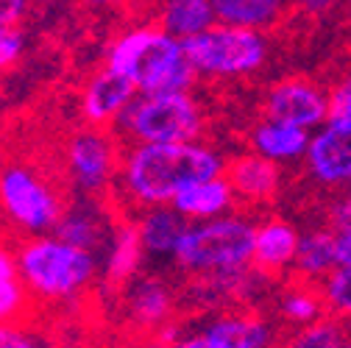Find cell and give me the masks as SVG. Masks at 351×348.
Here are the masks:
<instances>
[{
    "instance_id": "6da1fadb",
    "label": "cell",
    "mask_w": 351,
    "mask_h": 348,
    "mask_svg": "<svg viewBox=\"0 0 351 348\" xmlns=\"http://www.w3.org/2000/svg\"><path fill=\"white\" fill-rule=\"evenodd\" d=\"M223 162L215 151L187 142H140L123 167V184L140 203H167L184 187L221 176Z\"/></svg>"
},
{
    "instance_id": "7a4b0ae2",
    "label": "cell",
    "mask_w": 351,
    "mask_h": 348,
    "mask_svg": "<svg viewBox=\"0 0 351 348\" xmlns=\"http://www.w3.org/2000/svg\"><path fill=\"white\" fill-rule=\"evenodd\" d=\"M17 271L31 293L42 298H67L93 282L95 256L86 248L48 237L34 240L20 251Z\"/></svg>"
},
{
    "instance_id": "3957f363",
    "label": "cell",
    "mask_w": 351,
    "mask_h": 348,
    "mask_svg": "<svg viewBox=\"0 0 351 348\" xmlns=\"http://www.w3.org/2000/svg\"><path fill=\"white\" fill-rule=\"evenodd\" d=\"M187 62L209 75H243L256 70L268 56V45L254 28L245 25H209L182 39Z\"/></svg>"
},
{
    "instance_id": "277c9868",
    "label": "cell",
    "mask_w": 351,
    "mask_h": 348,
    "mask_svg": "<svg viewBox=\"0 0 351 348\" xmlns=\"http://www.w3.org/2000/svg\"><path fill=\"white\" fill-rule=\"evenodd\" d=\"M182 62H184L182 39L154 28H140L120 36L114 48L109 51V67L125 73L145 95L159 92L165 78Z\"/></svg>"
},
{
    "instance_id": "5b68a950",
    "label": "cell",
    "mask_w": 351,
    "mask_h": 348,
    "mask_svg": "<svg viewBox=\"0 0 351 348\" xmlns=\"http://www.w3.org/2000/svg\"><path fill=\"white\" fill-rule=\"evenodd\" d=\"M254 234L245 221L237 217H217L206 226L187 229L176 259L187 271H226V268H243L254 253Z\"/></svg>"
},
{
    "instance_id": "8992f818",
    "label": "cell",
    "mask_w": 351,
    "mask_h": 348,
    "mask_svg": "<svg viewBox=\"0 0 351 348\" xmlns=\"http://www.w3.org/2000/svg\"><path fill=\"white\" fill-rule=\"evenodd\" d=\"M125 125L140 142H187L201 132V112L187 92H159L131 106Z\"/></svg>"
},
{
    "instance_id": "52a82bcc",
    "label": "cell",
    "mask_w": 351,
    "mask_h": 348,
    "mask_svg": "<svg viewBox=\"0 0 351 348\" xmlns=\"http://www.w3.org/2000/svg\"><path fill=\"white\" fill-rule=\"evenodd\" d=\"M0 206L28 232L53 229L62 217V203L53 187L36 170L23 164H9L0 170Z\"/></svg>"
},
{
    "instance_id": "ba28073f",
    "label": "cell",
    "mask_w": 351,
    "mask_h": 348,
    "mask_svg": "<svg viewBox=\"0 0 351 348\" xmlns=\"http://www.w3.org/2000/svg\"><path fill=\"white\" fill-rule=\"evenodd\" d=\"M306 156L321 182H351V117H329V125L306 145Z\"/></svg>"
},
{
    "instance_id": "9c48e42d",
    "label": "cell",
    "mask_w": 351,
    "mask_h": 348,
    "mask_svg": "<svg viewBox=\"0 0 351 348\" xmlns=\"http://www.w3.org/2000/svg\"><path fill=\"white\" fill-rule=\"evenodd\" d=\"M67 162H70L75 182L84 190L98 192L112 179L114 148L104 132H81L73 137V142L67 148Z\"/></svg>"
},
{
    "instance_id": "30bf717a",
    "label": "cell",
    "mask_w": 351,
    "mask_h": 348,
    "mask_svg": "<svg viewBox=\"0 0 351 348\" xmlns=\"http://www.w3.org/2000/svg\"><path fill=\"white\" fill-rule=\"evenodd\" d=\"M268 117L301 128L318 125L329 114V101L306 81H282L268 92Z\"/></svg>"
},
{
    "instance_id": "8fae6325",
    "label": "cell",
    "mask_w": 351,
    "mask_h": 348,
    "mask_svg": "<svg viewBox=\"0 0 351 348\" xmlns=\"http://www.w3.org/2000/svg\"><path fill=\"white\" fill-rule=\"evenodd\" d=\"M137 84L131 81L125 73L106 67L104 73H98L90 86L84 92V117L90 120L93 125H106L109 120H114L128 101L134 98Z\"/></svg>"
},
{
    "instance_id": "7c38bea8",
    "label": "cell",
    "mask_w": 351,
    "mask_h": 348,
    "mask_svg": "<svg viewBox=\"0 0 351 348\" xmlns=\"http://www.w3.org/2000/svg\"><path fill=\"white\" fill-rule=\"evenodd\" d=\"M271 343V329L254 318H221L198 337L182 340L184 348H262Z\"/></svg>"
},
{
    "instance_id": "4fadbf2b",
    "label": "cell",
    "mask_w": 351,
    "mask_h": 348,
    "mask_svg": "<svg viewBox=\"0 0 351 348\" xmlns=\"http://www.w3.org/2000/svg\"><path fill=\"white\" fill-rule=\"evenodd\" d=\"M232 192L251 198V201H265L276 192L279 187V170L274 164V159L254 153V156H243L237 162H232L229 176H226Z\"/></svg>"
},
{
    "instance_id": "5bb4252c",
    "label": "cell",
    "mask_w": 351,
    "mask_h": 348,
    "mask_svg": "<svg viewBox=\"0 0 351 348\" xmlns=\"http://www.w3.org/2000/svg\"><path fill=\"white\" fill-rule=\"evenodd\" d=\"M295 248H298V234L293 232V226L282 221H271L262 229H256L251 259L262 273H276L295 259Z\"/></svg>"
},
{
    "instance_id": "9a60e30c",
    "label": "cell",
    "mask_w": 351,
    "mask_h": 348,
    "mask_svg": "<svg viewBox=\"0 0 351 348\" xmlns=\"http://www.w3.org/2000/svg\"><path fill=\"white\" fill-rule=\"evenodd\" d=\"M187 217L179 209H154L148 214H143V221L137 223V234L143 243V251L167 256L176 253L184 232H187Z\"/></svg>"
},
{
    "instance_id": "2e32d148",
    "label": "cell",
    "mask_w": 351,
    "mask_h": 348,
    "mask_svg": "<svg viewBox=\"0 0 351 348\" xmlns=\"http://www.w3.org/2000/svg\"><path fill=\"white\" fill-rule=\"evenodd\" d=\"M173 206L184 217H217L232 206V187L226 179L212 176V179L184 187L173 198Z\"/></svg>"
},
{
    "instance_id": "e0dca14e",
    "label": "cell",
    "mask_w": 351,
    "mask_h": 348,
    "mask_svg": "<svg viewBox=\"0 0 351 348\" xmlns=\"http://www.w3.org/2000/svg\"><path fill=\"white\" fill-rule=\"evenodd\" d=\"M310 140H306V128L301 125H293V123H285V120H268L256 125L254 132V148L256 153L268 156L274 162H282V159H295L306 151Z\"/></svg>"
},
{
    "instance_id": "ac0fdd59",
    "label": "cell",
    "mask_w": 351,
    "mask_h": 348,
    "mask_svg": "<svg viewBox=\"0 0 351 348\" xmlns=\"http://www.w3.org/2000/svg\"><path fill=\"white\" fill-rule=\"evenodd\" d=\"M215 6L212 0H167L165 14H162V28L173 36H193L198 31H206L215 23Z\"/></svg>"
},
{
    "instance_id": "d6986e66",
    "label": "cell",
    "mask_w": 351,
    "mask_h": 348,
    "mask_svg": "<svg viewBox=\"0 0 351 348\" xmlns=\"http://www.w3.org/2000/svg\"><path fill=\"white\" fill-rule=\"evenodd\" d=\"M128 290H131L128 293V315L134 323L151 329L170 315V293L162 282L145 279Z\"/></svg>"
},
{
    "instance_id": "ffe728a7",
    "label": "cell",
    "mask_w": 351,
    "mask_h": 348,
    "mask_svg": "<svg viewBox=\"0 0 351 348\" xmlns=\"http://www.w3.org/2000/svg\"><path fill=\"white\" fill-rule=\"evenodd\" d=\"M295 271L301 276H324L329 273V268H335V234L329 232H313L306 237H298V248H295Z\"/></svg>"
},
{
    "instance_id": "44dd1931",
    "label": "cell",
    "mask_w": 351,
    "mask_h": 348,
    "mask_svg": "<svg viewBox=\"0 0 351 348\" xmlns=\"http://www.w3.org/2000/svg\"><path fill=\"white\" fill-rule=\"evenodd\" d=\"M212 6L217 20L229 25L256 28L276 17V12L282 9V0H212Z\"/></svg>"
},
{
    "instance_id": "7402d4cb",
    "label": "cell",
    "mask_w": 351,
    "mask_h": 348,
    "mask_svg": "<svg viewBox=\"0 0 351 348\" xmlns=\"http://www.w3.org/2000/svg\"><path fill=\"white\" fill-rule=\"evenodd\" d=\"M140 251H143V243H140L137 226H120L112 256H109V268H106V276L112 284H125L131 279V273H134L140 262Z\"/></svg>"
},
{
    "instance_id": "603a6c76",
    "label": "cell",
    "mask_w": 351,
    "mask_h": 348,
    "mask_svg": "<svg viewBox=\"0 0 351 348\" xmlns=\"http://www.w3.org/2000/svg\"><path fill=\"white\" fill-rule=\"evenodd\" d=\"M56 237L64 240V243H73L78 248H86L93 251L101 240V229L95 223V217L84 214V212H70V214H62L56 221Z\"/></svg>"
},
{
    "instance_id": "cb8c5ba5",
    "label": "cell",
    "mask_w": 351,
    "mask_h": 348,
    "mask_svg": "<svg viewBox=\"0 0 351 348\" xmlns=\"http://www.w3.org/2000/svg\"><path fill=\"white\" fill-rule=\"evenodd\" d=\"M324 303H326V301H324V293L318 295V293L310 290V287H295V290H290V293L285 295L282 312H285L287 321L306 326V323H313V321L321 318Z\"/></svg>"
},
{
    "instance_id": "d4e9b609",
    "label": "cell",
    "mask_w": 351,
    "mask_h": 348,
    "mask_svg": "<svg viewBox=\"0 0 351 348\" xmlns=\"http://www.w3.org/2000/svg\"><path fill=\"white\" fill-rule=\"evenodd\" d=\"M324 301L326 307H332L340 318L351 315V268L337 265V271H332L324 282Z\"/></svg>"
},
{
    "instance_id": "484cf974",
    "label": "cell",
    "mask_w": 351,
    "mask_h": 348,
    "mask_svg": "<svg viewBox=\"0 0 351 348\" xmlns=\"http://www.w3.org/2000/svg\"><path fill=\"white\" fill-rule=\"evenodd\" d=\"M295 345H301V348H340V345H348V343H346V334H343L340 323L313 321V323H306V329L301 332Z\"/></svg>"
},
{
    "instance_id": "4316f807",
    "label": "cell",
    "mask_w": 351,
    "mask_h": 348,
    "mask_svg": "<svg viewBox=\"0 0 351 348\" xmlns=\"http://www.w3.org/2000/svg\"><path fill=\"white\" fill-rule=\"evenodd\" d=\"M25 307V287L20 279H6L0 282V323L14 321Z\"/></svg>"
},
{
    "instance_id": "83f0119b",
    "label": "cell",
    "mask_w": 351,
    "mask_h": 348,
    "mask_svg": "<svg viewBox=\"0 0 351 348\" xmlns=\"http://www.w3.org/2000/svg\"><path fill=\"white\" fill-rule=\"evenodd\" d=\"M20 53H23V34L12 28H0V70L14 64Z\"/></svg>"
},
{
    "instance_id": "f1b7e54d",
    "label": "cell",
    "mask_w": 351,
    "mask_h": 348,
    "mask_svg": "<svg viewBox=\"0 0 351 348\" xmlns=\"http://www.w3.org/2000/svg\"><path fill=\"white\" fill-rule=\"evenodd\" d=\"M329 117H351V75L343 78L329 95Z\"/></svg>"
},
{
    "instance_id": "f546056e",
    "label": "cell",
    "mask_w": 351,
    "mask_h": 348,
    "mask_svg": "<svg viewBox=\"0 0 351 348\" xmlns=\"http://www.w3.org/2000/svg\"><path fill=\"white\" fill-rule=\"evenodd\" d=\"M31 345H36V340L25 337L23 329L12 323H0V348H31Z\"/></svg>"
},
{
    "instance_id": "4dcf8cb0",
    "label": "cell",
    "mask_w": 351,
    "mask_h": 348,
    "mask_svg": "<svg viewBox=\"0 0 351 348\" xmlns=\"http://www.w3.org/2000/svg\"><path fill=\"white\" fill-rule=\"evenodd\" d=\"M25 14V0H0V28H12Z\"/></svg>"
},
{
    "instance_id": "1f68e13d",
    "label": "cell",
    "mask_w": 351,
    "mask_h": 348,
    "mask_svg": "<svg viewBox=\"0 0 351 348\" xmlns=\"http://www.w3.org/2000/svg\"><path fill=\"white\" fill-rule=\"evenodd\" d=\"M335 262L343 268H351V226H343L335 237Z\"/></svg>"
},
{
    "instance_id": "d6a6232c",
    "label": "cell",
    "mask_w": 351,
    "mask_h": 348,
    "mask_svg": "<svg viewBox=\"0 0 351 348\" xmlns=\"http://www.w3.org/2000/svg\"><path fill=\"white\" fill-rule=\"evenodd\" d=\"M17 262H14V256L6 251V248H0V282H6V279H17Z\"/></svg>"
},
{
    "instance_id": "836d02e7",
    "label": "cell",
    "mask_w": 351,
    "mask_h": 348,
    "mask_svg": "<svg viewBox=\"0 0 351 348\" xmlns=\"http://www.w3.org/2000/svg\"><path fill=\"white\" fill-rule=\"evenodd\" d=\"M298 3L306 9V12H313V14H321V12H326L335 0H298Z\"/></svg>"
},
{
    "instance_id": "e575fe53",
    "label": "cell",
    "mask_w": 351,
    "mask_h": 348,
    "mask_svg": "<svg viewBox=\"0 0 351 348\" xmlns=\"http://www.w3.org/2000/svg\"><path fill=\"white\" fill-rule=\"evenodd\" d=\"M346 318V326H343V334H346V343L351 345V315H343Z\"/></svg>"
},
{
    "instance_id": "d590c367",
    "label": "cell",
    "mask_w": 351,
    "mask_h": 348,
    "mask_svg": "<svg viewBox=\"0 0 351 348\" xmlns=\"http://www.w3.org/2000/svg\"><path fill=\"white\" fill-rule=\"evenodd\" d=\"M86 3H109V0H86Z\"/></svg>"
},
{
    "instance_id": "8d00e7d4",
    "label": "cell",
    "mask_w": 351,
    "mask_h": 348,
    "mask_svg": "<svg viewBox=\"0 0 351 348\" xmlns=\"http://www.w3.org/2000/svg\"><path fill=\"white\" fill-rule=\"evenodd\" d=\"M348 198H351V187H348Z\"/></svg>"
}]
</instances>
